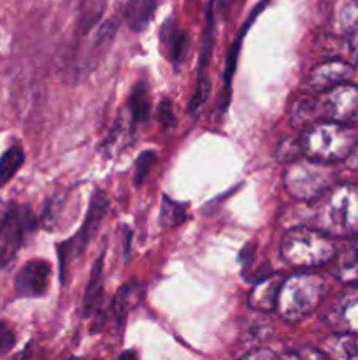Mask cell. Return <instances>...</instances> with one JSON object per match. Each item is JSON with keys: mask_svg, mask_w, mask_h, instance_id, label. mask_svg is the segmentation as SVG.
<instances>
[{"mask_svg": "<svg viewBox=\"0 0 358 360\" xmlns=\"http://www.w3.org/2000/svg\"><path fill=\"white\" fill-rule=\"evenodd\" d=\"M281 255L290 266L318 267L336 259V245L316 229H293L281 243Z\"/></svg>", "mask_w": 358, "mask_h": 360, "instance_id": "obj_4", "label": "cell"}, {"mask_svg": "<svg viewBox=\"0 0 358 360\" xmlns=\"http://www.w3.org/2000/svg\"><path fill=\"white\" fill-rule=\"evenodd\" d=\"M130 112H132V122L144 123L151 115V91L147 83L139 81L133 86L132 95H130Z\"/></svg>", "mask_w": 358, "mask_h": 360, "instance_id": "obj_19", "label": "cell"}, {"mask_svg": "<svg viewBox=\"0 0 358 360\" xmlns=\"http://www.w3.org/2000/svg\"><path fill=\"white\" fill-rule=\"evenodd\" d=\"M318 101L319 120L323 122L354 125L358 123V84L344 83L323 91Z\"/></svg>", "mask_w": 358, "mask_h": 360, "instance_id": "obj_8", "label": "cell"}, {"mask_svg": "<svg viewBox=\"0 0 358 360\" xmlns=\"http://www.w3.org/2000/svg\"><path fill=\"white\" fill-rule=\"evenodd\" d=\"M209 94H211L209 79H207V77H204V76H200L199 83H197L195 91H193V95H192V101H190L188 111L192 112V115H197V112L200 111V108L206 104Z\"/></svg>", "mask_w": 358, "mask_h": 360, "instance_id": "obj_24", "label": "cell"}, {"mask_svg": "<svg viewBox=\"0 0 358 360\" xmlns=\"http://www.w3.org/2000/svg\"><path fill=\"white\" fill-rule=\"evenodd\" d=\"M14 345H16V333L6 320H0V357L9 354Z\"/></svg>", "mask_w": 358, "mask_h": 360, "instance_id": "obj_26", "label": "cell"}, {"mask_svg": "<svg viewBox=\"0 0 358 360\" xmlns=\"http://www.w3.org/2000/svg\"><path fill=\"white\" fill-rule=\"evenodd\" d=\"M239 360H279V357L270 350H255Z\"/></svg>", "mask_w": 358, "mask_h": 360, "instance_id": "obj_29", "label": "cell"}, {"mask_svg": "<svg viewBox=\"0 0 358 360\" xmlns=\"http://www.w3.org/2000/svg\"><path fill=\"white\" fill-rule=\"evenodd\" d=\"M154 162H157V151L146 150L140 153V157L137 158L135 162V174H133V183H135L137 186L142 185L146 176L150 174V171L153 169Z\"/></svg>", "mask_w": 358, "mask_h": 360, "instance_id": "obj_23", "label": "cell"}, {"mask_svg": "<svg viewBox=\"0 0 358 360\" xmlns=\"http://www.w3.org/2000/svg\"><path fill=\"white\" fill-rule=\"evenodd\" d=\"M319 118L318 112V101L311 97H302L295 102L293 111H291V122L295 123V127H312L314 123H318L316 120Z\"/></svg>", "mask_w": 358, "mask_h": 360, "instance_id": "obj_20", "label": "cell"}, {"mask_svg": "<svg viewBox=\"0 0 358 360\" xmlns=\"http://www.w3.org/2000/svg\"><path fill=\"white\" fill-rule=\"evenodd\" d=\"M97 360H98V359H97Z\"/></svg>", "mask_w": 358, "mask_h": 360, "instance_id": "obj_35", "label": "cell"}, {"mask_svg": "<svg viewBox=\"0 0 358 360\" xmlns=\"http://www.w3.org/2000/svg\"><path fill=\"white\" fill-rule=\"evenodd\" d=\"M213 2L209 4V11H207V21H206V32H204V42L202 51H200V70L206 67V62H209L211 48H213Z\"/></svg>", "mask_w": 358, "mask_h": 360, "instance_id": "obj_25", "label": "cell"}, {"mask_svg": "<svg viewBox=\"0 0 358 360\" xmlns=\"http://www.w3.org/2000/svg\"><path fill=\"white\" fill-rule=\"evenodd\" d=\"M351 49H353L354 56L358 58V30L353 32V37H351Z\"/></svg>", "mask_w": 358, "mask_h": 360, "instance_id": "obj_31", "label": "cell"}, {"mask_svg": "<svg viewBox=\"0 0 358 360\" xmlns=\"http://www.w3.org/2000/svg\"><path fill=\"white\" fill-rule=\"evenodd\" d=\"M160 39L164 48L167 49V56L174 63H179L185 58L186 48H188V37L183 30H179L175 27L174 20H168L167 23H164L160 32Z\"/></svg>", "mask_w": 358, "mask_h": 360, "instance_id": "obj_17", "label": "cell"}, {"mask_svg": "<svg viewBox=\"0 0 358 360\" xmlns=\"http://www.w3.org/2000/svg\"><path fill=\"white\" fill-rule=\"evenodd\" d=\"M154 11H157V0H128L123 11V18L130 30L142 32L153 20Z\"/></svg>", "mask_w": 358, "mask_h": 360, "instance_id": "obj_16", "label": "cell"}, {"mask_svg": "<svg viewBox=\"0 0 358 360\" xmlns=\"http://www.w3.org/2000/svg\"><path fill=\"white\" fill-rule=\"evenodd\" d=\"M330 323L343 334L358 336V290L346 292L332 308Z\"/></svg>", "mask_w": 358, "mask_h": 360, "instance_id": "obj_11", "label": "cell"}, {"mask_svg": "<svg viewBox=\"0 0 358 360\" xmlns=\"http://www.w3.org/2000/svg\"><path fill=\"white\" fill-rule=\"evenodd\" d=\"M279 360H330L329 355L316 348H302L297 354H286Z\"/></svg>", "mask_w": 358, "mask_h": 360, "instance_id": "obj_27", "label": "cell"}, {"mask_svg": "<svg viewBox=\"0 0 358 360\" xmlns=\"http://www.w3.org/2000/svg\"><path fill=\"white\" fill-rule=\"evenodd\" d=\"M102 273H104V255L95 262L93 269H91L90 280H88L86 290H84L83 297V315L91 316L98 311L102 302V295H104V285H102Z\"/></svg>", "mask_w": 358, "mask_h": 360, "instance_id": "obj_15", "label": "cell"}, {"mask_svg": "<svg viewBox=\"0 0 358 360\" xmlns=\"http://www.w3.org/2000/svg\"><path fill=\"white\" fill-rule=\"evenodd\" d=\"M158 122L161 123L164 127H172L175 123V116H174V111H172V104L171 101H161L160 105H158Z\"/></svg>", "mask_w": 358, "mask_h": 360, "instance_id": "obj_28", "label": "cell"}, {"mask_svg": "<svg viewBox=\"0 0 358 360\" xmlns=\"http://www.w3.org/2000/svg\"><path fill=\"white\" fill-rule=\"evenodd\" d=\"M35 218L25 204H9L0 211V269L16 257L28 232L34 229Z\"/></svg>", "mask_w": 358, "mask_h": 360, "instance_id": "obj_6", "label": "cell"}, {"mask_svg": "<svg viewBox=\"0 0 358 360\" xmlns=\"http://www.w3.org/2000/svg\"><path fill=\"white\" fill-rule=\"evenodd\" d=\"M142 285L137 283V281H130V283L123 285L118 290V294L114 295L111 304V315L116 320V323L121 326L126 320L128 313L139 304L140 297H142Z\"/></svg>", "mask_w": 358, "mask_h": 360, "instance_id": "obj_13", "label": "cell"}, {"mask_svg": "<svg viewBox=\"0 0 358 360\" xmlns=\"http://www.w3.org/2000/svg\"><path fill=\"white\" fill-rule=\"evenodd\" d=\"M51 267L46 260H30L18 273L14 290L20 297H42L49 288Z\"/></svg>", "mask_w": 358, "mask_h": 360, "instance_id": "obj_9", "label": "cell"}, {"mask_svg": "<svg viewBox=\"0 0 358 360\" xmlns=\"http://www.w3.org/2000/svg\"><path fill=\"white\" fill-rule=\"evenodd\" d=\"M283 278L279 274L265 276L255 285V288L249 294V304L256 309H274L277 304L281 287H283Z\"/></svg>", "mask_w": 358, "mask_h": 360, "instance_id": "obj_12", "label": "cell"}, {"mask_svg": "<svg viewBox=\"0 0 358 360\" xmlns=\"http://www.w3.org/2000/svg\"><path fill=\"white\" fill-rule=\"evenodd\" d=\"M69 360H83V359H79V357H70Z\"/></svg>", "mask_w": 358, "mask_h": 360, "instance_id": "obj_34", "label": "cell"}, {"mask_svg": "<svg viewBox=\"0 0 358 360\" xmlns=\"http://www.w3.org/2000/svg\"><path fill=\"white\" fill-rule=\"evenodd\" d=\"M13 360H28V350H25V352H23V354L16 355V357H14Z\"/></svg>", "mask_w": 358, "mask_h": 360, "instance_id": "obj_33", "label": "cell"}, {"mask_svg": "<svg viewBox=\"0 0 358 360\" xmlns=\"http://www.w3.org/2000/svg\"><path fill=\"white\" fill-rule=\"evenodd\" d=\"M326 294V281L316 274H295L283 281L277 311L288 322H298L311 315Z\"/></svg>", "mask_w": 358, "mask_h": 360, "instance_id": "obj_3", "label": "cell"}, {"mask_svg": "<svg viewBox=\"0 0 358 360\" xmlns=\"http://www.w3.org/2000/svg\"><path fill=\"white\" fill-rule=\"evenodd\" d=\"M118 360H139V357H137V354L133 350H126L119 355Z\"/></svg>", "mask_w": 358, "mask_h": 360, "instance_id": "obj_30", "label": "cell"}, {"mask_svg": "<svg viewBox=\"0 0 358 360\" xmlns=\"http://www.w3.org/2000/svg\"><path fill=\"white\" fill-rule=\"evenodd\" d=\"M316 231L329 238L358 236V186L339 185L323 197L316 210Z\"/></svg>", "mask_w": 358, "mask_h": 360, "instance_id": "obj_1", "label": "cell"}, {"mask_svg": "<svg viewBox=\"0 0 358 360\" xmlns=\"http://www.w3.org/2000/svg\"><path fill=\"white\" fill-rule=\"evenodd\" d=\"M353 77V67L343 60H329L321 65L314 67L309 74V84L314 90L326 91L330 88H336L339 84L350 83Z\"/></svg>", "mask_w": 358, "mask_h": 360, "instance_id": "obj_10", "label": "cell"}, {"mask_svg": "<svg viewBox=\"0 0 358 360\" xmlns=\"http://www.w3.org/2000/svg\"><path fill=\"white\" fill-rule=\"evenodd\" d=\"M332 172L314 160L295 162L284 172V185L297 199H316L332 185Z\"/></svg>", "mask_w": 358, "mask_h": 360, "instance_id": "obj_7", "label": "cell"}, {"mask_svg": "<svg viewBox=\"0 0 358 360\" xmlns=\"http://www.w3.org/2000/svg\"><path fill=\"white\" fill-rule=\"evenodd\" d=\"M25 162V153L20 146H11L0 157V185H6L11 181L14 174L20 171Z\"/></svg>", "mask_w": 358, "mask_h": 360, "instance_id": "obj_21", "label": "cell"}, {"mask_svg": "<svg viewBox=\"0 0 358 360\" xmlns=\"http://www.w3.org/2000/svg\"><path fill=\"white\" fill-rule=\"evenodd\" d=\"M358 144V134L353 127L333 122H318L305 130L300 148L309 160L319 164L344 160L351 157Z\"/></svg>", "mask_w": 358, "mask_h": 360, "instance_id": "obj_2", "label": "cell"}, {"mask_svg": "<svg viewBox=\"0 0 358 360\" xmlns=\"http://www.w3.org/2000/svg\"><path fill=\"white\" fill-rule=\"evenodd\" d=\"M326 355L330 360H358V336L339 334L326 341Z\"/></svg>", "mask_w": 358, "mask_h": 360, "instance_id": "obj_18", "label": "cell"}, {"mask_svg": "<svg viewBox=\"0 0 358 360\" xmlns=\"http://www.w3.org/2000/svg\"><path fill=\"white\" fill-rule=\"evenodd\" d=\"M336 276L344 283H358V236L336 253Z\"/></svg>", "mask_w": 358, "mask_h": 360, "instance_id": "obj_14", "label": "cell"}, {"mask_svg": "<svg viewBox=\"0 0 358 360\" xmlns=\"http://www.w3.org/2000/svg\"><path fill=\"white\" fill-rule=\"evenodd\" d=\"M186 218V207L183 204L175 202V200L164 197L161 200V224L167 227H174V225L183 224Z\"/></svg>", "mask_w": 358, "mask_h": 360, "instance_id": "obj_22", "label": "cell"}, {"mask_svg": "<svg viewBox=\"0 0 358 360\" xmlns=\"http://www.w3.org/2000/svg\"><path fill=\"white\" fill-rule=\"evenodd\" d=\"M351 164H353L354 167H358V144L357 148H354L353 153H351Z\"/></svg>", "mask_w": 358, "mask_h": 360, "instance_id": "obj_32", "label": "cell"}, {"mask_svg": "<svg viewBox=\"0 0 358 360\" xmlns=\"http://www.w3.org/2000/svg\"><path fill=\"white\" fill-rule=\"evenodd\" d=\"M109 200L105 197V193L102 190L93 192L90 200V207H88L86 218H84V224L81 225L79 232L74 236L72 239L65 241L63 245H60L58 248V257H60V274H62V281L65 283L67 276H69V269L72 267V264L83 255L84 248L88 246L90 239L100 229L102 220L107 214Z\"/></svg>", "mask_w": 358, "mask_h": 360, "instance_id": "obj_5", "label": "cell"}]
</instances>
